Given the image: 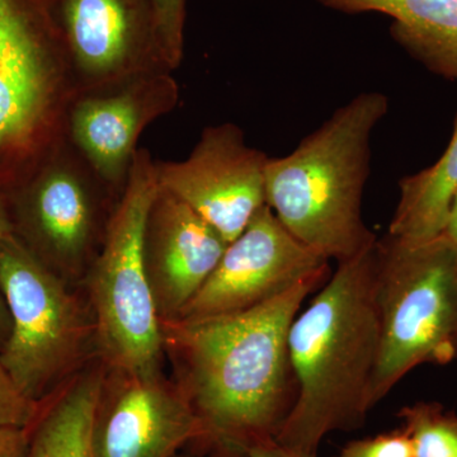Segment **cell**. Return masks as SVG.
I'll return each mask as SVG.
<instances>
[{
	"instance_id": "17",
	"label": "cell",
	"mask_w": 457,
	"mask_h": 457,
	"mask_svg": "<svg viewBox=\"0 0 457 457\" xmlns=\"http://www.w3.org/2000/svg\"><path fill=\"white\" fill-rule=\"evenodd\" d=\"M398 206L390 222V236L417 243L441 236L457 195V116L453 137L431 167L399 182Z\"/></svg>"
},
{
	"instance_id": "1",
	"label": "cell",
	"mask_w": 457,
	"mask_h": 457,
	"mask_svg": "<svg viewBox=\"0 0 457 457\" xmlns=\"http://www.w3.org/2000/svg\"><path fill=\"white\" fill-rule=\"evenodd\" d=\"M329 273L303 279L249 311L196 323L162 324L165 356L201 427L187 447L209 457H242L278 440L297 383L288 330L303 303Z\"/></svg>"
},
{
	"instance_id": "8",
	"label": "cell",
	"mask_w": 457,
	"mask_h": 457,
	"mask_svg": "<svg viewBox=\"0 0 457 457\" xmlns=\"http://www.w3.org/2000/svg\"><path fill=\"white\" fill-rule=\"evenodd\" d=\"M8 195L13 236L68 284L86 278L121 196L68 139Z\"/></svg>"
},
{
	"instance_id": "3",
	"label": "cell",
	"mask_w": 457,
	"mask_h": 457,
	"mask_svg": "<svg viewBox=\"0 0 457 457\" xmlns=\"http://www.w3.org/2000/svg\"><path fill=\"white\" fill-rule=\"evenodd\" d=\"M389 112L384 93H360L284 158H270L266 204L288 233L328 261L345 262L375 245L362 219L371 137Z\"/></svg>"
},
{
	"instance_id": "21",
	"label": "cell",
	"mask_w": 457,
	"mask_h": 457,
	"mask_svg": "<svg viewBox=\"0 0 457 457\" xmlns=\"http://www.w3.org/2000/svg\"><path fill=\"white\" fill-rule=\"evenodd\" d=\"M38 407L40 404L18 390L0 360V427L27 428L35 420Z\"/></svg>"
},
{
	"instance_id": "20",
	"label": "cell",
	"mask_w": 457,
	"mask_h": 457,
	"mask_svg": "<svg viewBox=\"0 0 457 457\" xmlns=\"http://www.w3.org/2000/svg\"><path fill=\"white\" fill-rule=\"evenodd\" d=\"M338 457H414L408 433L400 427L394 431L348 442Z\"/></svg>"
},
{
	"instance_id": "26",
	"label": "cell",
	"mask_w": 457,
	"mask_h": 457,
	"mask_svg": "<svg viewBox=\"0 0 457 457\" xmlns=\"http://www.w3.org/2000/svg\"><path fill=\"white\" fill-rule=\"evenodd\" d=\"M173 457H209L206 455H203V453H196V451L191 449H185L180 451V453H177L176 456Z\"/></svg>"
},
{
	"instance_id": "12",
	"label": "cell",
	"mask_w": 457,
	"mask_h": 457,
	"mask_svg": "<svg viewBox=\"0 0 457 457\" xmlns=\"http://www.w3.org/2000/svg\"><path fill=\"white\" fill-rule=\"evenodd\" d=\"M200 437V422L176 381L163 372L106 369L90 428V457H173Z\"/></svg>"
},
{
	"instance_id": "19",
	"label": "cell",
	"mask_w": 457,
	"mask_h": 457,
	"mask_svg": "<svg viewBox=\"0 0 457 457\" xmlns=\"http://www.w3.org/2000/svg\"><path fill=\"white\" fill-rule=\"evenodd\" d=\"M186 2L187 0H154L162 44L171 71L179 68L183 59Z\"/></svg>"
},
{
	"instance_id": "11",
	"label": "cell",
	"mask_w": 457,
	"mask_h": 457,
	"mask_svg": "<svg viewBox=\"0 0 457 457\" xmlns=\"http://www.w3.org/2000/svg\"><path fill=\"white\" fill-rule=\"evenodd\" d=\"M269 161L245 143L242 129L222 123L204 129L185 161L155 163L156 179L231 243L266 204Z\"/></svg>"
},
{
	"instance_id": "24",
	"label": "cell",
	"mask_w": 457,
	"mask_h": 457,
	"mask_svg": "<svg viewBox=\"0 0 457 457\" xmlns=\"http://www.w3.org/2000/svg\"><path fill=\"white\" fill-rule=\"evenodd\" d=\"M242 457H318V453L293 449V447L284 446L275 440L251 447L243 453Z\"/></svg>"
},
{
	"instance_id": "16",
	"label": "cell",
	"mask_w": 457,
	"mask_h": 457,
	"mask_svg": "<svg viewBox=\"0 0 457 457\" xmlns=\"http://www.w3.org/2000/svg\"><path fill=\"white\" fill-rule=\"evenodd\" d=\"M106 368L93 360L46 399L27 427V457H90V428Z\"/></svg>"
},
{
	"instance_id": "6",
	"label": "cell",
	"mask_w": 457,
	"mask_h": 457,
	"mask_svg": "<svg viewBox=\"0 0 457 457\" xmlns=\"http://www.w3.org/2000/svg\"><path fill=\"white\" fill-rule=\"evenodd\" d=\"M156 192L155 163L146 149H137L104 245L84 278L98 359L113 371L163 372V330L143 258L144 228Z\"/></svg>"
},
{
	"instance_id": "22",
	"label": "cell",
	"mask_w": 457,
	"mask_h": 457,
	"mask_svg": "<svg viewBox=\"0 0 457 457\" xmlns=\"http://www.w3.org/2000/svg\"><path fill=\"white\" fill-rule=\"evenodd\" d=\"M9 234H13L9 195L7 189L0 188V240ZM9 332H11V317H9L7 303L0 295V350L7 341Z\"/></svg>"
},
{
	"instance_id": "15",
	"label": "cell",
	"mask_w": 457,
	"mask_h": 457,
	"mask_svg": "<svg viewBox=\"0 0 457 457\" xmlns=\"http://www.w3.org/2000/svg\"><path fill=\"white\" fill-rule=\"evenodd\" d=\"M345 14L380 13L390 35L432 73L457 82V0H315Z\"/></svg>"
},
{
	"instance_id": "9",
	"label": "cell",
	"mask_w": 457,
	"mask_h": 457,
	"mask_svg": "<svg viewBox=\"0 0 457 457\" xmlns=\"http://www.w3.org/2000/svg\"><path fill=\"white\" fill-rule=\"evenodd\" d=\"M78 96L173 71L154 0H40Z\"/></svg>"
},
{
	"instance_id": "5",
	"label": "cell",
	"mask_w": 457,
	"mask_h": 457,
	"mask_svg": "<svg viewBox=\"0 0 457 457\" xmlns=\"http://www.w3.org/2000/svg\"><path fill=\"white\" fill-rule=\"evenodd\" d=\"M77 97L40 0H0V188L25 182L64 143Z\"/></svg>"
},
{
	"instance_id": "18",
	"label": "cell",
	"mask_w": 457,
	"mask_h": 457,
	"mask_svg": "<svg viewBox=\"0 0 457 457\" xmlns=\"http://www.w3.org/2000/svg\"><path fill=\"white\" fill-rule=\"evenodd\" d=\"M414 457H457V414L436 402L405 405L398 413Z\"/></svg>"
},
{
	"instance_id": "25",
	"label": "cell",
	"mask_w": 457,
	"mask_h": 457,
	"mask_svg": "<svg viewBox=\"0 0 457 457\" xmlns=\"http://www.w3.org/2000/svg\"><path fill=\"white\" fill-rule=\"evenodd\" d=\"M451 242L455 245L457 248V195L453 200V207H451L449 221H447L446 228L444 231Z\"/></svg>"
},
{
	"instance_id": "7",
	"label": "cell",
	"mask_w": 457,
	"mask_h": 457,
	"mask_svg": "<svg viewBox=\"0 0 457 457\" xmlns=\"http://www.w3.org/2000/svg\"><path fill=\"white\" fill-rule=\"evenodd\" d=\"M0 295L11 317L0 360L26 398L40 404L98 359L88 303L13 234L0 240Z\"/></svg>"
},
{
	"instance_id": "10",
	"label": "cell",
	"mask_w": 457,
	"mask_h": 457,
	"mask_svg": "<svg viewBox=\"0 0 457 457\" xmlns=\"http://www.w3.org/2000/svg\"><path fill=\"white\" fill-rule=\"evenodd\" d=\"M329 261L297 240L264 204L188 303L179 320L196 323L255 308L303 279L329 273Z\"/></svg>"
},
{
	"instance_id": "27",
	"label": "cell",
	"mask_w": 457,
	"mask_h": 457,
	"mask_svg": "<svg viewBox=\"0 0 457 457\" xmlns=\"http://www.w3.org/2000/svg\"><path fill=\"white\" fill-rule=\"evenodd\" d=\"M456 360H457V347H456Z\"/></svg>"
},
{
	"instance_id": "4",
	"label": "cell",
	"mask_w": 457,
	"mask_h": 457,
	"mask_svg": "<svg viewBox=\"0 0 457 457\" xmlns=\"http://www.w3.org/2000/svg\"><path fill=\"white\" fill-rule=\"evenodd\" d=\"M380 345L370 386L374 408L411 370L456 360L457 248L446 234L404 242L386 234L374 246Z\"/></svg>"
},
{
	"instance_id": "13",
	"label": "cell",
	"mask_w": 457,
	"mask_h": 457,
	"mask_svg": "<svg viewBox=\"0 0 457 457\" xmlns=\"http://www.w3.org/2000/svg\"><path fill=\"white\" fill-rule=\"evenodd\" d=\"M179 98L170 71L78 96L69 111L66 139L99 179L121 196L137 140L150 123L170 113Z\"/></svg>"
},
{
	"instance_id": "14",
	"label": "cell",
	"mask_w": 457,
	"mask_h": 457,
	"mask_svg": "<svg viewBox=\"0 0 457 457\" xmlns=\"http://www.w3.org/2000/svg\"><path fill=\"white\" fill-rule=\"evenodd\" d=\"M228 245L191 207L158 186L144 228L143 258L162 324L179 320Z\"/></svg>"
},
{
	"instance_id": "23",
	"label": "cell",
	"mask_w": 457,
	"mask_h": 457,
	"mask_svg": "<svg viewBox=\"0 0 457 457\" xmlns=\"http://www.w3.org/2000/svg\"><path fill=\"white\" fill-rule=\"evenodd\" d=\"M29 446V429L0 427V457H27Z\"/></svg>"
},
{
	"instance_id": "2",
	"label": "cell",
	"mask_w": 457,
	"mask_h": 457,
	"mask_svg": "<svg viewBox=\"0 0 457 457\" xmlns=\"http://www.w3.org/2000/svg\"><path fill=\"white\" fill-rule=\"evenodd\" d=\"M374 245L337 270L288 330L296 402L278 441L318 453L324 437L365 425L380 345Z\"/></svg>"
}]
</instances>
